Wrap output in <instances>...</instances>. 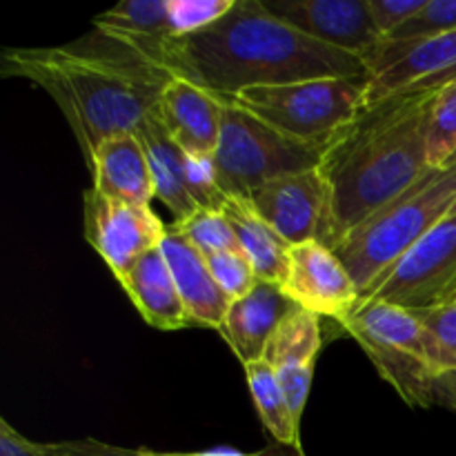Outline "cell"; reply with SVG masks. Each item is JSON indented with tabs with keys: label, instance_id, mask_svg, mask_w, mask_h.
<instances>
[{
	"label": "cell",
	"instance_id": "e575fe53",
	"mask_svg": "<svg viewBox=\"0 0 456 456\" xmlns=\"http://www.w3.org/2000/svg\"><path fill=\"white\" fill-rule=\"evenodd\" d=\"M452 165H456V154L452 156V160H450V163H448V167H452Z\"/></svg>",
	"mask_w": 456,
	"mask_h": 456
},
{
	"label": "cell",
	"instance_id": "8992f818",
	"mask_svg": "<svg viewBox=\"0 0 456 456\" xmlns=\"http://www.w3.org/2000/svg\"><path fill=\"white\" fill-rule=\"evenodd\" d=\"M368 94L370 74L252 87L221 98L249 111L283 136L325 147L368 107Z\"/></svg>",
	"mask_w": 456,
	"mask_h": 456
},
{
	"label": "cell",
	"instance_id": "4fadbf2b",
	"mask_svg": "<svg viewBox=\"0 0 456 456\" xmlns=\"http://www.w3.org/2000/svg\"><path fill=\"white\" fill-rule=\"evenodd\" d=\"M258 216L289 245L319 240L328 190L319 167L272 178L248 196Z\"/></svg>",
	"mask_w": 456,
	"mask_h": 456
},
{
	"label": "cell",
	"instance_id": "1f68e13d",
	"mask_svg": "<svg viewBox=\"0 0 456 456\" xmlns=\"http://www.w3.org/2000/svg\"><path fill=\"white\" fill-rule=\"evenodd\" d=\"M45 456H142L141 448L127 450L118 445L102 444L98 439H74L56 441V444H40Z\"/></svg>",
	"mask_w": 456,
	"mask_h": 456
},
{
	"label": "cell",
	"instance_id": "30bf717a",
	"mask_svg": "<svg viewBox=\"0 0 456 456\" xmlns=\"http://www.w3.org/2000/svg\"><path fill=\"white\" fill-rule=\"evenodd\" d=\"M279 288L294 305L338 323L363 301L341 258L321 240L289 248L288 270Z\"/></svg>",
	"mask_w": 456,
	"mask_h": 456
},
{
	"label": "cell",
	"instance_id": "ba28073f",
	"mask_svg": "<svg viewBox=\"0 0 456 456\" xmlns=\"http://www.w3.org/2000/svg\"><path fill=\"white\" fill-rule=\"evenodd\" d=\"M456 288V214L432 227L386 276L365 301L405 310H428Z\"/></svg>",
	"mask_w": 456,
	"mask_h": 456
},
{
	"label": "cell",
	"instance_id": "9a60e30c",
	"mask_svg": "<svg viewBox=\"0 0 456 456\" xmlns=\"http://www.w3.org/2000/svg\"><path fill=\"white\" fill-rule=\"evenodd\" d=\"M297 307L279 285L258 281L252 292L232 301L218 332L240 363H256L265 356L276 328Z\"/></svg>",
	"mask_w": 456,
	"mask_h": 456
},
{
	"label": "cell",
	"instance_id": "603a6c76",
	"mask_svg": "<svg viewBox=\"0 0 456 456\" xmlns=\"http://www.w3.org/2000/svg\"><path fill=\"white\" fill-rule=\"evenodd\" d=\"M321 347H323L321 316L297 307L276 328L263 361L274 370L283 368V365L316 363Z\"/></svg>",
	"mask_w": 456,
	"mask_h": 456
},
{
	"label": "cell",
	"instance_id": "7a4b0ae2",
	"mask_svg": "<svg viewBox=\"0 0 456 456\" xmlns=\"http://www.w3.org/2000/svg\"><path fill=\"white\" fill-rule=\"evenodd\" d=\"M3 74L45 89L76 134L85 160L105 138L136 132L172 74L94 29L58 47L4 49Z\"/></svg>",
	"mask_w": 456,
	"mask_h": 456
},
{
	"label": "cell",
	"instance_id": "7c38bea8",
	"mask_svg": "<svg viewBox=\"0 0 456 456\" xmlns=\"http://www.w3.org/2000/svg\"><path fill=\"white\" fill-rule=\"evenodd\" d=\"M263 4L301 34L363 62L386 40L374 25L368 0H263Z\"/></svg>",
	"mask_w": 456,
	"mask_h": 456
},
{
	"label": "cell",
	"instance_id": "83f0119b",
	"mask_svg": "<svg viewBox=\"0 0 456 456\" xmlns=\"http://www.w3.org/2000/svg\"><path fill=\"white\" fill-rule=\"evenodd\" d=\"M236 0H169L174 38L209 27L225 16Z\"/></svg>",
	"mask_w": 456,
	"mask_h": 456
},
{
	"label": "cell",
	"instance_id": "2e32d148",
	"mask_svg": "<svg viewBox=\"0 0 456 456\" xmlns=\"http://www.w3.org/2000/svg\"><path fill=\"white\" fill-rule=\"evenodd\" d=\"M160 249L167 258L190 323L196 328H221L232 298L218 288L203 254L172 225H167Z\"/></svg>",
	"mask_w": 456,
	"mask_h": 456
},
{
	"label": "cell",
	"instance_id": "5bb4252c",
	"mask_svg": "<svg viewBox=\"0 0 456 456\" xmlns=\"http://www.w3.org/2000/svg\"><path fill=\"white\" fill-rule=\"evenodd\" d=\"M225 102L191 80L172 76L163 87L154 116L190 159L216 154Z\"/></svg>",
	"mask_w": 456,
	"mask_h": 456
},
{
	"label": "cell",
	"instance_id": "836d02e7",
	"mask_svg": "<svg viewBox=\"0 0 456 456\" xmlns=\"http://www.w3.org/2000/svg\"><path fill=\"white\" fill-rule=\"evenodd\" d=\"M141 454L142 456H267L263 452L248 454V452H240V450H234V448H214V450H203V452H159V450L141 448Z\"/></svg>",
	"mask_w": 456,
	"mask_h": 456
},
{
	"label": "cell",
	"instance_id": "484cf974",
	"mask_svg": "<svg viewBox=\"0 0 456 456\" xmlns=\"http://www.w3.org/2000/svg\"><path fill=\"white\" fill-rule=\"evenodd\" d=\"M205 261H208V267L209 272H212L214 279H216L218 288H221L232 301L252 292L254 285L258 283V276L256 272H254L252 263L248 261V256H245L240 249L208 254Z\"/></svg>",
	"mask_w": 456,
	"mask_h": 456
},
{
	"label": "cell",
	"instance_id": "3957f363",
	"mask_svg": "<svg viewBox=\"0 0 456 456\" xmlns=\"http://www.w3.org/2000/svg\"><path fill=\"white\" fill-rule=\"evenodd\" d=\"M163 69L216 96L312 78L370 74L359 56L301 34L274 16L263 0H236L209 27L169 40Z\"/></svg>",
	"mask_w": 456,
	"mask_h": 456
},
{
	"label": "cell",
	"instance_id": "d4e9b609",
	"mask_svg": "<svg viewBox=\"0 0 456 456\" xmlns=\"http://www.w3.org/2000/svg\"><path fill=\"white\" fill-rule=\"evenodd\" d=\"M456 154V80L441 89L428 134V160L432 169H445Z\"/></svg>",
	"mask_w": 456,
	"mask_h": 456
},
{
	"label": "cell",
	"instance_id": "d6986e66",
	"mask_svg": "<svg viewBox=\"0 0 456 456\" xmlns=\"http://www.w3.org/2000/svg\"><path fill=\"white\" fill-rule=\"evenodd\" d=\"M94 29L127 45L163 69L165 45L174 38L169 0H123L98 13Z\"/></svg>",
	"mask_w": 456,
	"mask_h": 456
},
{
	"label": "cell",
	"instance_id": "f546056e",
	"mask_svg": "<svg viewBox=\"0 0 456 456\" xmlns=\"http://www.w3.org/2000/svg\"><path fill=\"white\" fill-rule=\"evenodd\" d=\"M368 3L379 34L387 40L405 22L412 20L426 7L428 0H368Z\"/></svg>",
	"mask_w": 456,
	"mask_h": 456
},
{
	"label": "cell",
	"instance_id": "e0dca14e",
	"mask_svg": "<svg viewBox=\"0 0 456 456\" xmlns=\"http://www.w3.org/2000/svg\"><path fill=\"white\" fill-rule=\"evenodd\" d=\"M98 194L132 205H150L156 199L154 178L145 147L136 132L105 138L87 160Z\"/></svg>",
	"mask_w": 456,
	"mask_h": 456
},
{
	"label": "cell",
	"instance_id": "6da1fadb",
	"mask_svg": "<svg viewBox=\"0 0 456 456\" xmlns=\"http://www.w3.org/2000/svg\"><path fill=\"white\" fill-rule=\"evenodd\" d=\"M445 85H419L372 102L325 145L319 163L328 190L321 243L334 249L347 232L432 172L428 134Z\"/></svg>",
	"mask_w": 456,
	"mask_h": 456
},
{
	"label": "cell",
	"instance_id": "d590c367",
	"mask_svg": "<svg viewBox=\"0 0 456 456\" xmlns=\"http://www.w3.org/2000/svg\"><path fill=\"white\" fill-rule=\"evenodd\" d=\"M450 214H456V203H454V208H452V212H450Z\"/></svg>",
	"mask_w": 456,
	"mask_h": 456
},
{
	"label": "cell",
	"instance_id": "4dcf8cb0",
	"mask_svg": "<svg viewBox=\"0 0 456 456\" xmlns=\"http://www.w3.org/2000/svg\"><path fill=\"white\" fill-rule=\"evenodd\" d=\"M316 363L307 365H283V368L276 370V377H279L281 387L285 392V399H288L289 410H292L294 419L301 423L303 412H305L307 396H310L312 387V377H314Z\"/></svg>",
	"mask_w": 456,
	"mask_h": 456
},
{
	"label": "cell",
	"instance_id": "8d00e7d4",
	"mask_svg": "<svg viewBox=\"0 0 456 456\" xmlns=\"http://www.w3.org/2000/svg\"><path fill=\"white\" fill-rule=\"evenodd\" d=\"M267 456H270V454H267Z\"/></svg>",
	"mask_w": 456,
	"mask_h": 456
},
{
	"label": "cell",
	"instance_id": "52a82bcc",
	"mask_svg": "<svg viewBox=\"0 0 456 456\" xmlns=\"http://www.w3.org/2000/svg\"><path fill=\"white\" fill-rule=\"evenodd\" d=\"M323 150L283 136L249 111L225 102L221 141L214 154L218 187L225 196L248 199L272 178L319 167Z\"/></svg>",
	"mask_w": 456,
	"mask_h": 456
},
{
	"label": "cell",
	"instance_id": "cb8c5ba5",
	"mask_svg": "<svg viewBox=\"0 0 456 456\" xmlns=\"http://www.w3.org/2000/svg\"><path fill=\"white\" fill-rule=\"evenodd\" d=\"M174 230L181 232L203 256L216 252H230V249H240L239 239L234 234V227L227 221L223 209H205L199 208L183 221L172 223Z\"/></svg>",
	"mask_w": 456,
	"mask_h": 456
},
{
	"label": "cell",
	"instance_id": "f1b7e54d",
	"mask_svg": "<svg viewBox=\"0 0 456 456\" xmlns=\"http://www.w3.org/2000/svg\"><path fill=\"white\" fill-rule=\"evenodd\" d=\"M414 314H417L419 319L441 338V343L456 356V288L444 298V301L436 303L435 307L417 310ZM444 403H448L450 408L456 410V381L450 386Z\"/></svg>",
	"mask_w": 456,
	"mask_h": 456
},
{
	"label": "cell",
	"instance_id": "5b68a950",
	"mask_svg": "<svg viewBox=\"0 0 456 456\" xmlns=\"http://www.w3.org/2000/svg\"><path fill=\"white\" fill-rule=\"evenodd\" d=\"M454 203L456 165L432 169L334 245V254L354 279L363 301L432 227L450 216Z\"/></svg>",
	"mask_w": 456,
	"mask_h": 456
},
{
	"label": "cell",
	"instance_id": "4316f807",
	"mask_svg": "<svg viewBox=\"0 0 456 456\" xmlns=\"http://www.w3.org/2000/svg\"><path fill=\"white\" fill-rule=\"evenodd\" d=\"M456 31V0H428L426 7L387 40H421Z\"/></svg>",
	"mask_w": 456,
	"mask_h": 456
},
{
	"label": "cell",
	"instance_id": "ffe728a7",
	"mask_svg": "<svg viewBox=\"0 0 456 456\" xmlns=\"http://www.w3.org/2000/svg\"><path fill=\"white\" fill-rule=\"evenodd\" d=\"M136 136L145 147L147 160H150L151 178H154L156 199L183 221L199 209L190 190V172H187V159L181 147L169 138L154 111L138 125Z\"/></svg>",
	"mask_w": 456,
	"mask_h": 456
},
{
	"label": "cell",
	"instance_id": "44dd1931",
	"mask_svg": "<svg viewBox=\"0 0 456 456\" xmlns=\"http://www.w3.org/2000/svg\"><path fill=\"white\" fill-rule=\"evenodd\" d=\"M221 209L234 227L240 252L252 263L258 281L274 285L283 283L285 270H288V254L292 245L285 243L276 234L274 227H270L258 216V212L248 199L227 196Z\"/></svg>",
	"mask_w": 456,
	"mask_h": 456
},
{
	"label": "cell",
	"instance_id": "d6a6232c",
	"mask_svg": "<svg viewBox=\"0 0 456 456\" xmlns=\"http://www.w3.org/2000/svg\"><path fill=\"white\" fill-rule=\"evenodd\" d=\"M0 456H45L43 445L22 436L7 419H0Z\"/></svg>",
	"mask_w": 456,
	"mask_h": 456
},
{
	"label": "cell",
	"instance_id": "277c9868",
	"mask_svg": "<svg viewBox=\"0 0 456 456\" xmlns=\"http://www.w3.org/2000/svg\"><path fill=\"white\" fill-rule=\"evenodd\" d=\"M341 325L405 403L412 408L444 403L456 381V356L414 312L361 301Z\"/></svg>",
	"mask_w": 456,
	"mask_h": 456
},
{
	"label": "cell",
	"instance_id": "7402d4cb",
	"mask_svg": "<svg viewBox=\"0 0 456 456\" xmlns=\"http://www.w3.org/2000/svg\"><path fill=\"white\" fill-rule=\"evenodd\" d=\"M243 368L249 395H252L265 430L281 445H288V448H294L298 454H303L301 423L294 419L292 410H289L283 387H281L279 377H276V370L265 361H256V363L243 365Z\"/></svg>",
	"mask_w": 456,
	"mask_h": 456
},
{
	"label": "cell",
	"instance_id": "ac0fdd59",
	"mask_svg": "<svg viewBox=\"0 0 456 456\" xmlns=\"http://www.w3.org/2000/svg\"><path fill=\"white\" fill-rule=\"evenodd\" d=\"M118 283L142 321L151 328L174 332V330L191 325L176 283H174L167 258L160 248L138 258L123 276H118Z\"/></svg>",
	"mask_w": 456,
	"mask_h": 456
},
{
	"label": "cell",
	"instance_id": "9c48e42d",
	"mask_svg": "<svg viewBox=\"0 0 456 456\" xmlns=\"http://www.w3.org/2000/svg\"><path fill=\"white\" fill-rule=\"evenodd\" d=\"M167 225L150 205L111 200L96 190L85 191V240L96 249L114 276H123L134 263L160 248Z\"/></svg>",
	"mask_w": 456,
	"mask_h": 456
},
{
	"label": "cell",
	"instance_id": "8fae6325",
	"mask_svg": "<svg viewBox=\"0 0 456 456\" xmlns=\"http://www.w3.org/2000/svg\"><path fill=\"white\" fill-rule=\"evenodd\" d=\"M368 105L419 85L456 80V31L421 40H383L368 58Z\"/></svg>",
	"mask_w": 456,
	"mask_h": 456
}]
</instances>
